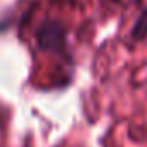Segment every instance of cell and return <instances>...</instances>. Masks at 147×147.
Wrapping results in <instances>:
<instances>
[{
    "label": "cell",
    "mask_w": 147,
    "mask_h": 147,
    "mask_svg": "<svg viewBox=\"0 0 147 147\" xmlns=\"http://www.w3.org/2000/svg\"><path fill=\"white\" fill-rule=\"evenodd\" d=\"M128 39H130L132 45L142 43V41L147 39V5L142 9L140 16L135 19V22H134V26L128 33Z\"/></svg>",
    "instance_id": "2"
},
{
    "label": "cell",
    "mask_w": 147,
    "mask_h": 147,
    "mask_svg": "<svg viewBox=\"0 0 147 147\" xmlns=\"http://www.w3.org/2000/svg\"><path fill=\"white\" fill-rule=\"evenodd\" d=\"M38 48L45 53L58 55V57H69V34L65 26L57 19H46L43 21L34 31Z\"/></svg>",
    "instance_id": "1"
}]
</instances>
